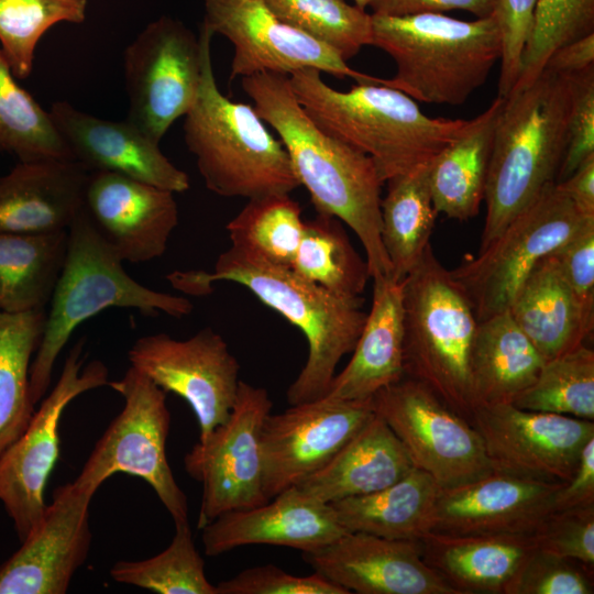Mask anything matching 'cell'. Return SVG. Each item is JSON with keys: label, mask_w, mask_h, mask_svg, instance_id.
<instances>
[{"label": "cell", "mask_w": 594, "mask_h": 594, "mask_svg": "<svg viewBox=\"0 0 594 594\" xmlns=\"http://www.w3.org/2000/svg\"><path fill=\"white\" fill-rule=\"evenodd\" d=\"M261 119L275 130L294 174L317 213L338 218L364 248L371 278L392 276L381 238V188L373 161L320 128L298 102L289 76L261 73L241 78Z\"/></svg>", "instance_id": "6da1fadb"}, {"label": "cell", "mask_w": 594, "mask_h": 594, "mask_svg": "<svg viewBox=\"0 0 594 594\" xmlns=\"http://www.w3.org/2000/svg\"><path fill=\"white\" fill-rule=\"evenodd\" d=\"M166 278L190 296L209 295L216 282L237 283L302 332L308 355L287 388L289 405L324 397L339 362L352 352L367 315L361 296L329 292L290 267L271 264L232 244L218 256L212 272L174 271Z\"/></svg>", "instance_id": "7a4b0ae2"}, {"label": "cell", "mask_w": 594, "mask_h": 594, "mask_svg": "<svg viewBox=\"0 0 594 594\" xmlns=\"http://www.w3.org/2000/svg\"><path fill=\"white\" fill-rule=\"evenodd\" d=\"M321 75L315 68L289 75L298 102L320 128L366 154L383 183L432 161L472 123L428 117L409 96L381 84L337 90Z\"/></svg>", "instance_id": "3957f363"}, {"label": "cell", "mask_w": 594, "mask_h": 594, "mask_svg": "<svg viewBox=\"0 0 594 594\" xmlns=\"http://www.w3.org/2000/svg\"><path fill=\"white\" fill-rule=\"evenodd\" d=\"M571 77L547 69L505 97L498 113L484 200L480 251L556 183L568 143Z\"/></svg>", "instance_id": "277c9868"}, {"label": "cell", "mask_w": 594, "mask_h": 594, "mask_svg": "<svg viewBox=\"0 0 594 594\" xmlns=\"http://www.w3.org/2000/svg\"><path fill=\"white\" fill-rule=\"evenodd\" d=\"M372 15V43L396 66L381 85L415 101L463 105L482 87L502 56L494 15L460 20L444 13L408 16Z\"/></svg>", "instance_id": "5b68a950"}, {"label": "cell", "mask_w": 594, "mask_h": 594, "mask_svg": "<svg viewBox=\"0 0 594 594\" xmlns=\"http://www.w3.org/2000/svg\"><path fill=\"white\" fill-rule=\"evenodd\" d=\"M45 329L30 367V394L36 405L46 394L55 362L73 332L108 308H132L143 316H188L193 302L151 289L124 270L99 234L85 206L68 229L65 262L54 288Z\"/></svg>", "instance_id": "8992f818"}, {"label": "cell", "mask_w": 594, "mask_h": 594, "mask_svg": "<svg viewBox=\"0 0 594 594\" xmlns=\"http://www.w3.org/2000/svg\"><path fill=\"white\" fill-rule=\"evenodd\" d=\"M205 35L197 98L184 120V140L206 187L227 198L249 199L290 194L299 183L288 154L253 106L227 98L215 79L210 43Z\"/></svg>", "instance_id": "52a82bcc"}, {"label": "cell", "mask_w": 594, "mask_h": 594, "mask_svg": "<svg viewBox=\"0 0 594 594\" xmlns=\"http://www.w3.org/2000/svg\"><path fill=\"white\" fill-rule=\"evenodd\" d=\"M402 288L405 376L470 419L475 407L470 360L479 322L468 297L431 243Z\"/></svg>", "instance_id": "ba28073f"}, {"label": "cell", "mask_w": 594, "mask_h": 594, "mask_svg": "<svg viewBox=\"0 0 594 594\" xmlns=\"http://www.w3.org/2000/svg\"><path fill=\"white\" fill-rule=\"evenodd\" d=\"M108 385L123 397V409L96 443L74 482L96 492L118 472L138 476L154 490L175 524L188 521L187 498L166 455L170 426L166 392L132 366Z\"/></svg>", "instance_id": "9c48e42d"}, {"label": "cell", "mask_w": 594, "mask_h": 594, "mask_svg": "<svg viewBox=\"0 0 594 594\" xmlns=\"http://www.w3.org/2000/svg\"><path fill=\"white\" fill-rule=\"evenodd\" d=\"M592 219L551 183L476 256H466L450 271L477 322L507 310L536 263Z\"/></svg>", "instance_id": "30bf717a"}, {"label": "cell", "mask_w": 594, "mask_h": 594, "mask_svg": "<svg viewBox=\"0 0 594 594\" xmlns=\"http://www.w3.org/2000/svg\"><path fill=\"white\" fill-rule=\"evenodd\" d=\"M371 404L414 466L431 475L440 487L458 486L492 472L482 438L470 420L420 382L404 376L378 391Z\"/></svg>", "instance_id": "8fae6325"}, {"label": "cell", "mask_w": 594, "mask_h": 594, "mask_svg": "<svg viewBox=\"0 0 594 594\" xmlns=\"http://www.w3.org/2000/svg\"><path fill=\"white\" fill-rule=\"evenodd\" d=\"M204 43L201 30L197 37L182 22L162 16L124 51L127 120L157 143L197 98Z\"/></svg>", "instance_id": "7c38bea8"}, {"label": "cell", "mask_w": 594, "mask_h": 594, "mask_svg": "<svg viewBox=\"0 0 594 594\" xmlns=\"http://www.w3.org/2000/svg\"><path fill=\"white\" fill-rule=\"evenodd\" d=\"M85 340L68 352L58 382L34 411L24 432L0 454V502L20 541L41 521L44 488L59 455L58 426L67 405L85 392L108 385L99 360L82 367Z\"/></svg>", "instance_id": "4fadbf2b"}, {"label": "cell", "mask_w": 594, "mask_h": 594, "mask_svg": "<svg viewBox=\"0 0 594 594\" xmlns=\"http://www.w3.org/2000/svg\"><path fill=\"white\" fill-rule=\"evenodd\" d=\"M272 407L265 388L241 381L229 418L185 455L187 473L202 484L199 529L226 513L268 501L261 433Z\"/></svg>", "instance_id": "5bb4252c"}, {"label": "cell", "mask_w": 594, "mask_h": 594, "mask_svg": "<svg viewBox=\"0 0 594 594\" xmlns=\"http://www.w3.org/2000/svg\"><path fill=\"white\" fill-rule=\"evenodd\" d=\"M128 359L164 392L189 404L199 425V440L229 418L241 382L240 365L211 328L185 340L163 332L141 337L128 351Z\"/></svg>", "instance_id": "9a60e30c"}, {"label": "cell", "mask_w": 594, "mask_h": 594, "mask_svg": "<svg viewBox=\"0 0 594 594\" xmlns=\"http://www.w3.org/2000/svg\"><path fill=\"white\" fill-rule=\"evenodd\" d=\"M201 26L232 44L231 79L261 73L289 76L315 68L358 84L381 81L352 69L333 48L286 24L261 0H205Z\"/></svg>", "instance_id": "2e32d148"}, {"label": "cell", "mask_w": 594, "mask_h": 594, "mask_svg": "<svg viewBox=\"0 0 594 594\" xmlns=\"http://www.w3.org/2000/svg\"><path fill=\"white\" fill-rule=\"evenodd\" d=\"M469 420L482 438L492 471L549 482H566L594 438L591 420L512 403L477 405Z\"/></svg>", "instance_id": "e0dca14e"}, {"label": "cell", "mask_w": 594, "mask_h": 594, "mask_svg": "<svg viewBox=\"0 0 594 594\" xmlns=\"http://www.w3.org/2000/svg\"><path fill=\"white\" fill-rule=\"evenodd\" d=\"M374 416L371 399L320 398L270 414L262 428L267 499L324 466Z\"/></svg>", "instance_id": "ac0fdd59"}, {"label": "cell", "mask_w": 594, "mask_h": 594, "mask_svg": "<svg viewBox=\"0 0 594 594\" xmlns=\"http://www.w3.org/2000/svg\"><path fill=\"white\" fill-rule=\"evenodd\" d=\"M96 492L75 482L55 488L37 526L0 566V594H64L91 543Z\"/></svg>", "instance_id": "d6986e66"}, {"label": "cell", "mask_w": 594, "mask_h": 594, "mask_svg": "<svg viewBox=\"0 0 594 594\" xmlns=\"http://www.w3.org/2000/svg\"><path fill=\"white\" fill-rule=\"evenodd\" d=\"M561 482L492 471L440 488L431 531L447 535H532L554 510Z\"/></svg>", "instance_id": "ffe728a7"}, {"label": "cell", "mask_w": 594, "mask_h": 594, "mask_svg": "<svg viewBox=\"0 0 594 594\" xmlns=\"http://www.w3.org/2000/svg\"><path fill=\"white\" fill-rule=\"evenodd\" d=\"M304 560L334 584L359 594H458L427 564L421 542L345 532L302 552Z\"/></svg>", "instance_id": "44dd1931"}, {"label": "cell", "mask_w": 594, "mask_h": 594, "mask_svg": "<svg viewBox=\"0 0 594 594\" xmlns=\"http://www.w3.org/2000/svg\"><path fill=\"white\" fill-rule=\"evenodd\" d=\"M85 209L122 262L161 257L178 224L174 193L111 172H90Z\"/></svg>", "instance_id": "7402d4cb"}, {"label": "cell", "mask_w": 594, "mask_h": 594, "mask_svg": "<svg viewBox=\"0 0 594 594\" xmlns=\"http://www.w3.org/2000/svg\"><path fill=\"white\" fill-rule=\"evenodd\" d=\"M48 112L73 160L89 172L121 174L174 194L188 190L187 174L127 119H101L66 101H55Z\"/></svg>", "instance_id": "603a6c76"}, {"label": "cell", "mask_w": 594, "mask_h": 594, "mask_svg": "<svg viewBox=\"0 0 594 594\" xmlns=\"http://www.w3.org/2000/svg\"><path fill=\"white\" fill-rule=\"evenodd\" d=\"M201 530L205 553L210 557L248 544L284 546L307 552L346 532L329 504L297 486L262 505L226 513Z\"/></svg>", "instance_id": "cb8c5ba5"}, {"label": "cell", "mask_w": 594, "mask_h": 594, "mask_svg": "<svg viewBox=\"0 0 594 594\" xmlns=\"http://www.w3.org/2000/svg\"><path fill=\"white\" fill-rule=\"evenodd\" d=\"M89 173L74 160L19 162L0 177V232L68 230L84 208Z\"/></svg>", "instance_id": "d4e9b609"}, {"label": "cell", "mask_w": 594, "mask_h": 594, "mask_svg": "<svg viewBox=\"0 0 594 594\" xmlns=\"http://www.w3.org/2000/svg\"><path fill=\"white\" fill-rule=\"evenodd\" d=\"M372 279L371 309L352 358L334 375L324 398L367 400L405 376L402 282L391 276Z\"/></svg>", "instance_id": "484cf974"}, {"label": "cell", "mask_w": 594, "mask_h": 594, "mask_svg": "<svg viewBox=\"0 0 594 594\" xmlns=\"http://www.w3.org/2000/svg\"><path fill=\"white\" fill-rule=\"evenodd\" d=\"M507 310L544 362L584 343L594 329V314L582 306L551 253L531 268Z\"/></svg>", "instance_id": "4316f807"}, {"label": "cell", "mask_w": 594, "mask_h": 594, "mask_svg": "<svg viewBox=\"0 0 594 594\" xmlns=\"http://www.w3.org/2000/svg\"><path fill=\"white\" fill-rule=\"evenodd\" d=\"M422 557L458 594H505L528 556L531 535H447L429 531Z\"/></svg>", "instance_id": "83f0119b"}, {"label": "cell", "mask_w": 594, "mask_h": 594, "mask_svg": "<svg viewBox=\"0 0 594 594\" xmlns=\"http://www.w3.org/2000/svg\"><path fill=\"white\" fill-rule=\"evenodd\" d=\"M414 468L398 438L374 414L324 466L295 486L330 504L385 488Z\"/></svg>", "instance_id": "f1b7e54d"}, {"label": "cell", "mask_w": 594, "mask_h": 594, "mask_svg": "<svg viewBox=\"0 0 594 594\" xmlns=\"http://www.w3.org/2000/svg\"><path fill=\"white\" fill-rule=\"evenodd\" d=\"M440 488L431 475L414 468L385 488L329 505L346 532L420 541L431 531Z\"/></svg>", "instance_id": "f546056e"}, {"label": "cell", "mask_w": 594, "mask_h": 594, "mask_svg": "<svg viewBox=\"0 0 594 594\" xmlns=\"http://www.w3.org/2000/svg\"><path fill=\"white\" fill-rule=\"evenodd\" d=\"M497 96L447 145L430 166V191L437 213L460 221L477 216L484 200L495 125L504 103Z\"/></svg>", "instance_id": "4dcf8cb0"}, {"label": "cell", "mask_w": 594, "mask_h": 594, "mask_svg": "<svg viewBox=\"0 0 594 594\" xmlns=\"http://www.w3.org/2000/svg\"><path fill=\"white\" fill-rule=\"evenodd\" d=\"M543 362L508 310L479 322L470 360L475 407L513 403Z\"/></svg>", "instance_id": "1f68e13d"}, {"label": "cell", "mask_w": 594, "mask_h": 594, "mask_svg": "<svg viewBox=\"0 0 594 594\" xmlns=\"http://www.w3.org/2000/svg\"><path fill=\"white\" fill-rule=\"evenodd\" d=\"M68 230L48 233L0 232V311L46 308L61 275Z\"/></svg>", "instance_id": "d6a6232c"}, {"label": "cell", "mask_w": 594, "mask_h": 594, "mask_svg": "<svg viewBox=\"0 0 594 594\" xmlns=\"http://www.w3.org/2000/svg\"><path fill=\"white\" fill-rule=\"evenodd\" d=\"M431 161L387 179L381 200V238L392 266L402 282L417 265L435 227L437 211L430 191Z\"/></svg>", "instance_id": "836d02e7"}, {"label": "cell", "mask_w": 594, "mask_h": 594, "mask_svg": "<svg viewBox=\"0 0 594 594\" xmlns=\"http://www.w3.org/2000/svg\"><path fill=\"white\" fill-rule=\"evenodd\" d=\"M46 316V308L0 311V454L24 432L35 411L30 394V367L44 333Z\"/></svg>", "instance_id": "e575fe53"}, {"label": "cell", "mask_w": 594, "mask_h": 594, "mask_svg": "<svg viewBox=\"0 0 594 594\" xmlns=\"http://www.w3.org/2000/svg\"><path fill=\"white\" fill-rule=\"evenodd\" d=\"M290 268L300 277L342 296H361L371 278L367 263L352 245L342 221L323 213L305 220Z\"/></svg>", "instance_id": "d590c367"}, {"label": "cell", "mask_w": 594, "mask_h": 594, "mask_svg": "<svg viewBox=\"0 0 594 594\" xmlns=\"http://www.w3.org/2000/svg\"><path fill=\"white\" fill-rule=\"evenodd\" d=\"M304 228L300 206L289 194L249 199L226 227L232 245L284 267L292 266Z\"/></svg>", "instance_id": "8d00e7d4"}, {"label": "cell", "mask_w": 594, "mask_h": 594, "mask_svg": "<svg viewBox=\"0 0 594 594\" xmlns=\"http://www.w3.org/2000/svg\"><path fill=\"white\" fill-rule=\"evenodd\" d=\"M15 79L0 48V152L19 162L73 160L50 112Z\"/></svg>", "instance_id": "74e56055"}, {"label": "cell", "mask_w": 594, "mask_h": 594, "mask_svg": "<svg viewBox=\"0 0 594 594\" xmlns=\"http://www.w3.org/2000/svg\"><path fill=\"white\" fill-rule=\"evenodd\" d=\"M512 404L593 421L594 351L582 343L543 362L534 383Z\"/></svg>", "instance_id": "f35d334b"}, {"label": "cell", "mask_w": 594, "mask_h": 594, "mask_svg": "<svg viewBox=\"0 0 594 594\" xmlns=\"http://www.w3.org/2000/svg\"><path fill=\"white\" fill-rule=\"evenodd\" d=\"M110 575L158 594H218L206 578L188 521L175 524V535L164 551L142 561H118Z\"/></svg>", "instance_id": "ab89813d"}, {"label": "cell", "mask_w": 594, "mask_h": 594, "mask_svg": "<svg viewBox=\"0 0 594 594\" xmlns=\"http://www.w3.org/2000/svg\"><path fill=\"white\" fill-rule=\"evenodd\" d=\"M286 24L333 48L345 62L372 43V15L345 0H261Z\"/></svg>", "instance_id": "60d3db41"}, {"label": "cell", "mask_w": 594, "mask_h": 594, "mask_svg": "<svg viewBox=\"0 0 594 594\" xmlns=\"http://www.w3.org/2000/svg\"><path fill=\"white\" fill-rule=\"evenodd\" d=\"M87 0H0V48L15 78L29 77L43 34L59 22L81 23Z\"/></svg>", "instance_id": "b9f144b4"}, {"label": "cell", "mask_w": 594, "mask_h": 594, "mask_svg": "<svg viewBox=\"0 0 594 594\" xmlns=\"http://www.w3.org/2000/svg\"><path fill=\"white\" fill-rule=\"evenodd\" d=\"M594 33V0H538L513 89L528 86L560 46Z\"/></svg>", "instance_id": "7bdbcfd3"}, {"label": "cell", "mask_w": 594, "mask_h": 594, "mask_svg": "<svg viewBox=\"0 0 594 594\" xmlns=\"http://www.w3.org/2000/svg\"><path fill=\"white\" fill-rule=\"evenodd\" d=\"M593 570L536 548L505 594H593Z\"/></svg>", "instance_id": "ee69618b"}, {"label": "cell", "mask_w": 594, "mask_h": 594, "mask_svg": "<svg viewBox=\"0 0 594 594\" xmlns=\"http://www.w3.org/2000/svg\"><path fill=\"white\" fill-rule=\"evenodd\" d=\"M531 537L538 550L593 570L594 505L552 510Z\"/></svg>", "instance_id": "f6af8a7d"}, {"label": "cell", "mask_w": 594, "mask_h": 594, "mask_svg": "<svg viewBox=\"0 0 594 594\" xmlns=\"http://www.w3.org/2000/svg\"><path fill=\"white\" fill-rule=\"evenodd\" d=\"M218 594H349L346 590L314 571L296 576L274 564L241 571L217 585Z\"/></svg>", "instance_id": "bcb514c9"}, {"label": "cell", "mask_w": 594, "mask_h": 594, "mask_svg": "<svg viewBox=\"0 0 594 594\" xmlns=\"http://www.w3.org/2000/svg\"><path fill=\"white\" fill-rule=\"evenodd\" d=\"M538 0H495L494 16L502 37L498 96L507 97L518 79Z\"/></svg>", "instance_id": "7dc6e473"}, {"label": "cell", "mask_w": 594, "mask_h": 594, "mask_svg": "<svg viewBox=\"0 0 594 594\" xmlns=\"http://www.w3.org/2000/svg\"><path fill=\"white\" fill-rule=\"evenodd\" d=\"M572 101L568 121V143L556 183L566 179L594 155V68L571 77Z\"/></svg>", "instance_id": "c3c4849f"}, {"label": "cell", "mask_w": 594, "mask_h": 594, "mask_svg": "<svg viewBox=\"0 0 594 594\" xmlns=\"http://www.w3.org/2000/svg\"><path fill=\"white\" fill-rule=\"evenodd\" d=\"M551 254L582 306L594 314V219Z\"/></svg>", "instance_id": "681fc988"}, {"label": "cell", "mask_w": 594, "mask_h": 594, "mask_svg": "<svg viewBox=\"0 0 594 594\" xmlns=\"http://www.w3.org/2000/svg\"><path fill=\"white\" fill-rule=\"evenodd\" d=\"M371 14L408 16L463 10L476 18L494 14L495 0H369Z\"/></svg>", "instance_id": "f907efd6"}, {"label": "cell", "mask_w": 594, "mask_h": 594, "mask_svg": "<svg viewBox=\"0 0 594 594\" xmlns=\"http://www.w3.org/2000/svg\"><path fill=\"white\" fill-rule=\"evenodd\" d=\"M594 505V438L584 446L572 476L554 497V509Z\"/></svg>", "instance_id": "816d5d0a"}, {"label": "cell", "mask_w": 594, "mask_h": 594, "mask_svg": "<svg viewBox=\"0 0 594 594\" xmlns=\"http://www.w3.org/2000/svg\"><path fill=\"white\" fill-rule=\"evenodd\" d=\"M594 68V33L558 47L544 68L557 75L573 77Z\"/></svg>", "instance_id": "f5cc1de1"}, {"label": "cell", "mask_w": 594, "mask_h": 594, "mask_svg": "<svg viewBox=\"0 0 594 594\" xmlns=\"http://www.w3.org/2000/svg\"><path fill=\"white\" fill-rule=\"evenodd\" d=\"M557 184L582 213L594 217V155Z\"/></svg>", "instance_id": "db71d44e"}, {"label": "cell", "mask_w": 594, "mask_h": 594, "mask_svg": "<svg viewBox=\"0 0 594 594\" xmlns=\"http://www.w3.org/2000/svg\"><path fill=\"white\" fill-rule=\"evenodd\" d=\"M354 1V4L361 9H365L367 8V4H369V0H353Z\"/></svg>", "instance_id": "11a10c76"}]
</instances>
